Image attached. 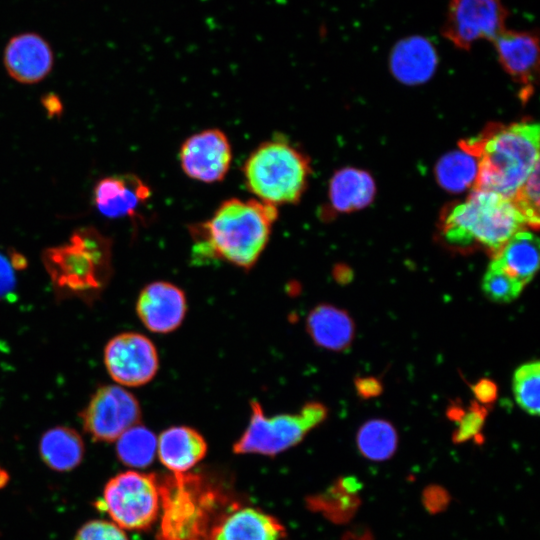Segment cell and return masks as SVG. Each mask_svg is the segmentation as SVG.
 I'll return each instance as SVG.
<instances>
[{"label": "cell", "mask_w": 540, "mask_h": 540, "mask_svg": "<svg viewBox=\"0 0 540 540\" xmlns=\"http://www.w3.org/2000/svg\"><path fill=\"white\" fill-rule=\"evenodd\" d=\"M389 59L393 75L406 84L426 82L434 74L438 62L434 45L420 35L399 40Z\"/></svg>", "instance_id": "ac0fdd59"}, {"label": "cell", "mask_w": 540, "mask_h": 540, "mask_svg": "<svg viewBox=\"0 0 540 540\" xmlns=\"http://www.w3.org/2000/svg\"><path fill=\"white\" fill-rule=\"evenodd\" d=\"M499 62L524 92L532 91L539 66L538 35L533 31L504 29L493 41Z\"/></svg>", "instance_id": "2e32d148"}, {"label": "cell", "mask_w": 540, "mask_h": 540, "mask_svg": "<svg viewBox=\"0 0 540 540\" xmlns=\"http://www.w3.org/2000/svg\"><path fill=\"white\" fill-rule=\"evenodd\" d=\"M477 172V159L462 149L442 157L436 167L438 182L452 192L464 191L474 186Z\"/></svg>", "instance_id": "d4e9b609"}, {"label": "cell", "mask_w": 540, "mask_h": 540, "mask_svg": "<svg viewBox=\"0 0 540 540\" xmlns=\"http://www.w3.org/2000/svg\"><path fill=\"white\" fill-rule=\"evenodd\" d=\"M14 270L10 258L0 252V299L7 296L15 288Z\"/></svg>", "instance_id": "1f68e13d"}, {"label": "cell", "mask_w": 540, "mask_h": 540, "mask_svg": "<svg viewBox=\"0 0 540 540\" xmlns=\"http://www.w3.org/2000/svg\"><path fill=\"white\" fill-rule=\"evenodd\" d=\"M328 410L320 402L304 404L297 413L266 416L261 404L250 401L249 423L233 445L237 454L273 456L298 444L327 417Z\"/></svg>", "instance_id": "52a82bcc"}, {"label": "cell", "mask_w": 540, "mask_h": 540, "mask_svg": "<svg viewBox=\"0 0 540 540\" xmlns=\"http://www.w3.org/2000/svg\"><path fill=\"white\" fill-rule=\"evenodd\" d=\"M45 107H46V110L49 112L50 115H55V114H58L62 108L61 106V102L59 101V99L50 94V95H47L45 98H44V101H43Z\"/></svg>", "instance_id": "e575fe53"}, {"label": "cell", "mask_w": 540, "mask_h": 540, "mask_svg": "<svg viewBox=\"0 0 540 540\" xmlns=\"http://www.w3.org/2000/svg\"><path fill=\"white\" fill-rule=\"evenodd\" d=\"M356 389L362 397H374L381 393V383L379 380L368 377L356 380Z\"/></svg>", "instance_id": "836d02e7"}, {"label": "cell", "mask_w": 540, "mask_h": 540, "mask_svg": "<svg viewBox=\"0 0 540 540\" xmlns=\"http://www.w3.org/2000/svg\"><path fill=\"white\" fill-rule=\"evenodd\" d=\"M493 260L525 286L539 267V240L533 232L521 229L494 255Z\"/></svg>", "instance_id": "44dd1931"}, {"label": "cell", "mask_w": 540, "mask_h": 540, "mask_svg": "<svg viewBox=\"0 0 540 540\" xmlns=\"http://www.w3.org/2000/svg\"><path fill=\"white\" fill-rule=\"evenodd\" d=\"M179 160L182 171L203 183L223 180L232 161V148L226 134L215 128L188 137L181 145Z\"/></svg>", "instance_id": "7c38bea8"}, {"label": "cell", "mask_w": 540, "mask_h": 540, "mask_svg": "<svg viewBox=\"0 0 540 540\" xmlns=\"http://www.w3.org/2000/svg\"><path fill=\"white\" fill-rule=\"evenodd\" d=\"M136 312L149 331L158 334L173 332L186 316V295L180 287L170 282L149 283L139 293Z\"/></svg>", "instance_id": "4fadbf2b"}, {"label": "cell", "mask_w": 540, "mask_h": 540, "mask_svg": "<svg viewBox=\"0 0 540 540\" xmlns=\"http://www.w3.org/2000/svg\"><path fill=\"white\" fill-rule=\"evenodd\" d=\"M472 391L478 402L491 404L497 397V386L489 379H481L472 386Z\"/></svg>", "instance_id": "d6a6232c"}, {"label": "cell", "mask_w": 540, "mask_h": 540, "mask_svg": "<svg viewBox=\"0 0 540 540\" xmlns=\"http://www.w3.org/2000/svg\"><path fill=\"white\" fill-rule=\"evenodd\" d=\"M207 452L203 436L188 426H172L157 440L161 463L173 473H185L201 461Z\"/></svg>", "instance_id": "d6986e66"}, {"label": "cell", "mask_w": 540, "mask_h": 540, "mask_svg": "<svg viewBox=\"0 0 540 540\" xmlns=\"http://www.w3.org/2000/svg\"><path fill=\"white\" fill-rule=\"evenodd\" d=\"M284 527L272 516L254 508L226 511L211 530L209 540H284Z\"/></svg>", "instance_id": "e0dca14e"}, {"label": "cell", "mask_w": 540, "mask_h": 540, "mask_svg": "<svg viewBox=\"0 0 540 540\" xmlns=\"http://www.w3.org/2000/svg\"><path fill=\"white\" fill-rule=\"evenodd\" d=\"M247 189L256 199L278 208L302 198L311 174L308 157L284 138L259 144L243 165Z\"/></svg>", "instance_id": "8992f818"}, {"label": "cell", "mask_w": 540, "mask_h": 540, "mask_svg": "<svg viewBox=\"0 0 540 540\" xmlns=\"http://www.w3.org/2000/svg\"><path fill=\"white\" fill-rule=\"evenodd\" d=\"M540 363L537 360L520 365L513 374V394L517 404L528 414L539 413Z\"/></svg>", "instance_id": "4316f807"}, {"label": "cell", "mask_w": 540, "mask_h": 540, "mask_svg": "<svg viewBox=\"0 0 540 540\" xmlns=\"http://www.w3.org/2000/svg\"><path fill=\"white\" fill-rule=\"evenodd\" d=\"M118 458L127 466L145 468L152 463L157 452V438L147 427L136 424L117 439Z\"/></svg>", "instance_id": "cb8c5ba5"}, {"label": "cell", "mask_w": 540, "mask_h": 540, "mask_svg": "<svg viewBox=\"0 0 540 540\" xmlns=\"http://www.w3.org/2000/svg\"><path fill=\"white\" fill-rule=\"evenodd\" d=\"M100 508L106 510L120 528L145 530L153 525L160 508L156 475L127 471L110 479Z\"/></svg>", "instance_id": "ba28073f"}, {"label": "cell", "mask_w": 540, "mask_h": 540, "mask_svg": "<svg viewBox=\"0 0 540 540\" xmlns=\"http://www.w3.org/2000/svg\"><path fill=\"white\" fill-rule=\"evenodd\" d=\"M357 445L366 458L378 461L385 460L396 449V430L386 420H369L360 427L357 433Z\"/></svg>", "instance_id": "484cf974"}, {"label": "cell", "mask_w": 540, "mask_h": 540, "mask_svg": "<svg viewBox=\"0 0 540 540\" xmlns=\"http://www.w3.org/2000/svg\"><path fill=\"white\" fill-rule=\"evenodd\" d=\"M524 285L492 260L484 274L482 289L495 302L507 303L515 300Z\"/></svg>", "instance_id": "83f0119b"}, {"label": "cell", "mask_w": 540, "mask_h": 540, "mask_svg": "<svg viewBox=\"0 0 540 540\" xmlns=\"http://www.w3.org/2000/svg\"><path fill=\"white\" fill-rule=\"evenodd\" d=\"M80 417L85 431L94 440L111 442L139 424L141 408L128 390L118 385H105L92 395Z\"/></svg>", "instance_id": "30bf717a"}, {"label": "cell", "mask_w": 540, "mask_h": 540, "mask_svg": "<svg viewBox=\"0 0 540 540\" xmlns=\"http://www.w3.org/2000/svg\"><path fill=\"white\" fill-rule=\"evenodd\" d=\"M151 196L149 186L126 173L100 179L93 189V204L106 218H134Z\"/></svg>", "instance_id": "9a60e30c"}, {"label": "cell", "mask_w": 540, "mask_h": 540, "mask_svg": "<svg viewBox=\"0 0 540 540\" xmlns=\"http://www.w3.org/2000/svg\"><path fill=\"white\" fill-rule=\"evenodd\" d=\"M306 330L318 347L331 351L347 349L355 333L350 315L330 304L317 305L308 313Z\"/></svg>", "instance_id": "ffe728a7"}, {"label": "cell", "mask_w": 540, "mask_h": 540, "mask_svg": "<svg viewBox=\"0 0 540 540\" xmlns=\"http://www.w3.org/2000/svg\"><path fill=\"white\" fill-rule=\"evenodd\" d=\"M460 146L478 162L474 189L512 199L539 164V125H492Z\"/></svg>", "instance_id": "7a4b0ae2"}, {"label": "cell", "mask_w": 540, "mask_h": 540, "mask_svg": "<svg viewBox=\"0 0 540 540\" xmlns=\"http://www.w3.org/2000/svg\"><path fill=\"white\" fill-rule=\"evenodd\" d=\"M42 262L57 300L93 305L113 275L112 240L94 227H82L68 242L46 248Z\"/></svg>", "instance_id": "3957f363"}, {"label": "cell", "mask_w": 540, "mask_h": 540, "mask_svg": "<svg viewBox=\"0 0 540 540\" xmlns=\"http://www.w3.org/2000/svg\"><path fill=\"white\" fill-rule=\"evenodd\" d=\"M486 409L474 403L467 412L458 415V429L454 433L456 442H463L476 436L484 425Z\"/></svg>", "instance_id": "f546056e"}, {"label": "cell", "mask_w": 540, "mask_h": 540, "mask_svg": "<svg viewBox=\"0 0 540 540\" xmlns=\"http://www.w3.org/2000/svg\"><path fill=\"white\" fill-rule=\"evenodd\" d=\"M277 207L258 199L230 198L212 216L189 227L196 264L223 261L249 271L265 250Z\"/></svg>", "instance_id": "6da1fadb"}, {"label": "cell", "mask_w": 540, "mask_h": 540, "mask_svg": "<svg viewBox=\"0 0 540 540\" xmlns=\"http://www.w3.org/2000/svg\"><path fill=\"white\" fill-rule=\"evenodd\" d=\"M507 17L501 0H450L441 33L457 48L469 50L479 39L492 42L505 29Z\"/></svg>", "instance_id": "9c48e42d"}, {"label": "cell", "mask_w": 540, "mask_h": 540, "mask_svg": "<svg viewBox=\"0 0 540 540\" xmlns=\"http://www.w3.org/2000/svg\"><path fill=\"white\" fill-rule=\"evenodd\" d=\"M372 177L364 171L344 168L337 171L329 185V201L334 212H350L368 205L374 196Z\"/></svg>", "instance_id": "7402d4cb"}, {"label": "cell", "mask_w": 540, "mask_h": 540, "mask_svg": "<svg viewBox=\"0 0 540 540\" xmlns=\"http://www.w3.org/2000/svg\"><path fill=\"white\" fill-rule=\"evenodd\" d=\"M521 214L524 216L528 226L539 227V164L527 177L522 186L511 199Z\"/></svg>", "instance_id": "f1b7e54d"}, {"label": "cell", "mask_w": 540, "mask_h": 540, "mask_svg": "<svg viewBox=\"0 0 540 540\" xmlns=\"http://www.w3.org/2000/svg\"><path fill=\"white\" fill-rule=\"evenodd\" d=\"M104 363L115 382L138 387L155 377L159 368V356L148 337L136 332H125L114 336L106 344Z\"/></svg>", "instance_id": "8fae6325"}, {"label": "cell", "mask_w": 540, "mask_h": 540, "mask_svg": "<svg viewBox=\"0 0 540 540\" xmlns=\"http://www.w3.org/2000/svg\"><path fill=\"white\" fill-rule=\"evenodd\" d=\"M42 460L51 469L69 471L83 459L84 443L80 434L70 427L57 426L47 430L39 442Z\"/></svg>", "instance_id": "603a6c76"}, {"label": "cell", "mask_w": 540, "mask_h": 540, "mask_svg": "<svg viewBox=\"0 0 540 540\" xmlns=\"http://www.w3.org/2000/svg\"><path fill=\"white\" fill-rule=\"evenodd\" d=\"M3 63L9 76L22 84L42 81L53 68L49 42L36 32L12 36L4 48Z\"/></svg>", "instance_id": "5bb4252c"}, {"label": "cell", "mask_w": 540, "mask_h": 540, "mask_svg": "<svg viewBox=\"0 0 540 540\" xmlns=\"http://www.w3.org/2000/svg\"><path fill=\"white\" fill-rule=\"evenodd\" d=\"M162 518L159 540H209L223 493L196 474L173 473L159 483Z\"/></svg>", "instance_id": "5b68a950"}, {"label": "cell", "mask_w": 540, "mask_h": 540, "mask_svg": "<svg viewBox=\"0 0 540 540\" xmlns=\"http://www.w3.org/2000/svg\"><path fill=\"white\" fill-rule=\"evenodd\" d=\"M75 540H128V538L116 524L93 520L79 529Z\"/></svg>", "instance_id": "4dcf8cb0"}, {"label": "cell", "mask_w": 540, "mask_h": 540, "mask_svg": "<svg viewBox=\"0 0 540 540\" xmlns=\"http://www.w3.org/2000/svg\"><path fill=\"white\" fill-rule=\"evenodd\" d=\"M526 225L511 199L473 189L466 200L444 212L441 232L445 241L454 247L479 245L495 255Z\"/></svg>", "instance_id": "277c9868"}]
</instances>
